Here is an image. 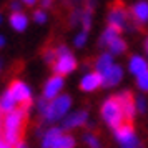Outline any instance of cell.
<instances>
[{
  "label": "cell",
  "instance_id": "cell-18",
  "mask_svg": "<svg viewBox=\"0 0 148 148\" xmlns=\"http://www.w3.org/2000/svg\"><path fill=\"white\" fill-rule=\"evenodd\" d=\"M116 37H120V30H116L115 27H110V25H108V27L101 32L100 38H98V45H100V47H108Z\"/></svg>",
  "mask_w": 148,
  "mask_h": 148
},
{
  "label": "cell",
  "instance_id": "cell-10",
  "mask_svg": "<svg viewBox=\"0 0 148 148\" xmlns=\"http://www.w3.org/2000/svg\"><path fill=\"white\" fill-rule=\"evenodd\" d=\"M130 15L138 27L148 23V0H138L130 8Z\"/></svg>",
  "mask_w": 148,
  "mask_h": 148
},
{
  "label": "cell",
  "instance_id": "cell-6",
  "mask_svg": "<svg viewBox=\"0 0 148 148\" xmlns=\"http://www.w3.org/2000/svg\"><path fill=\"white\" fill-rule=\"evenodd\" d=\"M8 92L12 93L17 103H20L22 108H25L28 112V108L32 107V90L25 82L22 80H14L8 87Z\"/></svg>",
  "mask_w": 148,
  "mask_h": 148
},
{
  "label": "cell",
  "instance_id": "cell-21",
  "mask_svg": "<svg viewBox=\"0 0 148 148\" xmlns=\"http://www.w3.org/2000/svg\"><path fill=\"white\" fill-rule=\"evenodd\" d=\"M92 20H93V8H83L82 10V22H80V25L83 30H90L92 28Z\"/></svg>",
  "mask_w": 148,
  "mask_h": 148
},
{
  "label": "cell",
  "instance_id": "cell-15",
  "mask_svg": "<svg viewBox=\"0 0 148 148\" xmlns=\"http://www.w3.org/2000/svg\"><path fill=\"white\" fill-rule=\"evenodd\" d=\"M28 22H30L28 15L23 12H12L8 17V23L15 32H25L28 27Z\"/></svg>",
  "mask_w": 148,
  "mask_h": 148
},
{
  "label": "cell",
  "instance_id": "cell-29",
  "mask_svg": "<svg viewBox=\"0 0 148 148\" xmlns=\"http://www.w3.org/2000/svg\"><path fill=\"white\" fill-rule=\"evenodd\" d=\"M43 60L50 63V65H53V62L57 60V52H55V48H48L43 52Z\"/></svg>",
  "mask_w": 148,
  "mask_h": 148
},
{
  "label": "cell",
  "instance_id": "cell-2",
  "mask_svg": "<svg viewBox=\"0 0 148 148\" xmlns=\"http://www.w3.org/2000/svg\"><path fill=\"white\" fill-rule=\"evenodd\" d=\"M70 107H72L70 95H58V97H55L53 100H48V107L42 116L48 123H53V121L60 120V118H65Z\"/></svg>",
  "mask_w": 148,
  "mask_h": 148
},
{
  "label": "cell",
  "instance_id": "cell-32",
  "mask_svg": "<svg viewBox=\"0 0 148 148\" xmlns=\"http://www.w3.org/2000/svg\"><path fill=\"white\" fill-rule=\"evenodd\" d=\"M38 3H40V7L42 8H50L52 5H53V0H38Z\"/></svg>",
  "mask_w": 148,
  "mask_h": 148
},
{
  "label": "cell",
  "instance_id": "cell-17",
  "mask_svg": "<svg viewBox=\"0 0 148 148\" xmlns=\"http://www.w3.org/2000/svg\"><path fill=\"white\" fill-rule=\"evenodd\" d=\"M62 135H63V128H58V127H53L47 130L45 135H43V138H42V147L43 148H53L55 141L60 138Z\"/></svg>",
  "mask_w": 148,
  "mask_h": 148
},
{
  "label": "cell",
  "instance_id": "cell-38",
  "mask_svg": "<svg viewBox=\"0 0 148 148\" xmlns=\"http://www.w3.org/2000/svg\"><path fill=\"white\" fill-rule=\"evenodd\" d=\"M2 22H3V15H2V12H0V25H2Z\"/></svg>",
  "mask_w": 148,
  "mask_h": 148
},
{
  "label": "cell",
  "instance_id": "cell-13",
  "mask_svg": "<svg viewBox=\"0 0 148 148\" xmlns=\"http://www.w3.org/2000/svg\"><path fill=\"white\" fill-rule=\"evenodd\" d=\"M100 87H101V75L98 72H88L82 77L80 88L83 92H95Z\"/></svg>",
  "mask_w": 148,
  "mask_h": 148
},
{
  "label": "cell",
  "instance_id": "cell-19",
  "mask_svg": "<svg viewBox=\"0 0 148 148\" xmlns=\"http://www.w3.org/2000/svg\"><path fill=\"white\" fill-rule=\"evenodd\" d=\"M15 108H17V101H15V98L12 97V93H10L8 90L3 92L2 97H0V110L5 115V113H8V112L15 110Z\"/></svg>",
  "mask_w": 148,
  "mask_h": 148
},
{
  "label": "cell",
  "instance_id": "cell-26",
  "mask_svg": "<svg viewBox=\"0 0 148 148\" xmlns=\"http://www.w3.org/2000/svg\"><path fill=\"white\" fill-rule=\"evenodd\" d=\"M68 23H70V27H77V25H80L82 22V8L75 7L73 10H72V14H70V18H68Z\"/></svg>",
  "mask_w": 148,
  "mask_h": 148
},
{
  "label": "cell",
  "instance_id": "cell-3",
  "mask_svg": "<svg viewBox=\"0 0 148 148\" xmlns=\"http://www.w3.org/2000/svg\"><path fill=\"white\" fill-rule=\"evenodd\" d=\"M101 118L105 120L110 128H118L121 123H125V115H123V110H121L120 103L116 100V97H110L103 101L101 105Z\"/></svg>",
  "mask_w": 148,
  "mask_h": 148
},
{
  "label": "cell",
  "instance_id": "cell-28",
  "mask_svg": "<svg viewBox=\"0 0 148 148\" xmlns=\"http://www.w3.org/2000/svg\"><path fill=\"white\" fill-rule=\"evenodd\" d=\"M83 141H85L90 148H101L98 138H97L93 133H85V135H83Z\"/></svg>",
  "mask_w": 148,
  "mask_h": 148
},
{
  "label": "cell",
  "instance_id": "cell-40",
  "mask_svg": "<svg viewBox=\"0 0 148 148\" xmlns=\"http://www.w3.org/2000/svg\"><path fill=\"white\" fill-rule=\"evenodd\" d=\"M0 70H2V58H0Z\"/></svg>",
  "mask_w": 148,
  "mask_h": 148
},
{
  "label": "cell",
  "instance_id": "cell-12",
  "mask_svg": "<svg viewBox=\"0 0 148 148\" xmlns=\"http://www.w3.org/2000/svg\"><path fill=\"white\" fill-rule=\"evenodd\" d=\"M88 121V113L85 110H78V112H73V113L67 115L63 118V130H72V128L82 127Z\"/></svg>",
  "mask_w": 148,
  "mask_h": 148
},
{
  "label": "cell",
  "instance_id": "cell-20",
  "mask_svg": "<svg viewBox=\"0 0 148 148\" xmlns=\"http://www.w3.org/2000/svg\"><path fill=\"white\" fill-rule=\"evenodd\" d=\"M107 48H108V52L113 55V57H116V55H121V53L127 52V42L123 40L121 37H116V38H115Z\"/></svg>",
  "mask_w": 148,
  "mask_h": 148
},
{
  "label": "cell",
  "instance_id": "cell-5",
  "mask_svg": "<svg viewBox=\"0 0 148 148\" xmlns=\"http://www.w3.org/2000/svg\"><path fill=\"white\" fill-rule=\"evenodd\" d=\"M113 132H115V138L121 145V148H141V143L135 135L132 123H121Z\"/></svg>",
  "mask_w": 148,
  "mask_h": 148
},
{
  "label": "cell",
  "instance_id": "cell-11",
  "mask_svg": "<svg viewBox=\"0 0 148 148\" xmlns=\"http://www.w3.org/2000/svg\"><path fill=\"white\" fill-rule=\"evenodd\" d=\"M121 78H123V68H121L120 65L113 63L105 73L101 75V87H105V88L116 87L121 82Z\"/></svg>",
  "mask_w": 148,
  "mask_h": 148
},
{
  "label": "cell",
  "instance_id": "cell-4",
  "mask_svg": "<svg viewBox=\"0 0 148 148\" xmlns=\"http://www.w3.org/2000/svg\"><path fill=\"white\" fill-rule=\"evenodd\" d=\"M107 22L110 27H115L116 30H127L128 23L132 22V15L128 12L123 3H115L113 7L110 8V12L107 15Z\"/></svg>",
  "mask_w": 148,
  "mask_h": 148
},
{
  "label": "cell",
  "instance_id": "cell-37",
  "mask_svg": "<svg viewBox=\"0 0 148 148\" xmlns=\"http://www.w3.org/2000/svg\"><path fill=\"white\" fill-rule=\"evenodd\" d=\"M145 53L148 57V37H147V40H145Z\"/></svg>",
  "mask_w": 148,
  "mask_h": 148
},
{
  "label": "cell",
  "instance_id": "cell-7",
  "mask_svg": "<svg viewBox=\"0 0 148 148\" xmlns=\"http://www.w3.org/2000/svg\"><path fill=\"white\" fill-rule=\"evenodd\" d=\"M116 100L120 103L121 110H123V115H125V120L127 123H132V120L135 118V113H136V107H135V97L132 92H120L116 95Z\"/></svg>",
  "mask_w": 148,
  "mask_h": 148
},
{
  "label": "cell",
  "instance_id": "cell-22",
  "mask_svg": "<svg viewBox=\"0 0 148 148\" xmlns=\"http://www.w3.org/2000/svg\"><path fill=\"white\" fill-rule=\"evenodd\" d=\"M73 147H75V140L70 135H62L53 145V148H73Z\"/></svg>",
  "mask_w": 148,
  "mask_h": 148
},
{
  "label": "cell",
  "instance_id": "cell-33",
  "mask_svg": "<svg viewBox=\"0 0 148 148\" xmlns=\"http://www.w3.org/2000/svg\"><path fill=\"white\" fill-rule=\"evenodd\" d=\"M20 2L23 3V5H28V7H32V5H35L38 0H20Z\"/></svg>",
  "mask_w": 148,
  "mask_h": 148
},
{
  "label": "cell",
  "instance_id": "cell-8",
  "mask_svg": "<svg viewBox=\"0 0 148 148\" xmlns=\"http://www.w3.org/2000/svg\"><path fill=\"white\" fill-rule=\"evenodd\" d=\"M75 68H77V58L72 55V52L57 57V60L53 62L55 75H62V77H65V75L72 73Z\"/></svg>",
  "mask_w": 148,
  "mask_h": 148
},
{
  "label": "cell",
  "instance_id": "cell-31",
  "mask_svg": "<svg viewBox=\"0 0 148 148\" xmlns=\"http://www.w3.org/2000/svg\"><path fill=\"white\" fill-rule=\"evenodd\" d=\"M55 52H57V57H60V55H65L70 52V48L67 47V45H58V47L55 48Z\"/></svg>",
  "mask_w": 148,
  "mask_h": 148
},
{
  "label": "cell",
  "instance_id": "cell-24",
  "mask_svg": "<svg viewBox=\"0 0 148 148\" xmlns=\"http://www.w3.org/2000/svg\"><path fill=\"white\" fill-rule=\"evenodd\" d=\"M32 18H34L35 23H38V25H43V23L48 20L47 10H45V8H37L34 14H32Z\"/></svg>",
  "mask_w": 148,
  "mask_h": 148
},
{
  "label": "cell",
  "instance_id": "cell-16",
  "mask_svg": "<svg viewBox=\"0 0 148 148\" xmlns=\"http://www.w3.org/2000/svg\"><path fill=\"white\" fill-rule=\"evenodd\" d=\"M113 63H115L113 55L110 53V52H103V53L98 55V58L95 60V72H98L100 75H103Z\"/></svg>",
  "mask_w": 148,
  "mask_h": 148
},
{
  "label": "cell",
  "instance_id": "cell-1",
  "mask_svg": "<svg viewBox=\"0 0 148 148\" xmlns=\"http://www.w3.org/2000/svg\"><path fill=\"white\" fill-rule=\"evenodd\" d=\"M25 121H27V110L22 107L5 113V116H3V140L10 147L22 141Z\"/></svg>",
  "mask_w": 148,
  "mask_h": 148
},
{
  "label": "cell",
  "instance_id": "cell-35",
  "mask_svg": "<svg viewBox=\"0 0 148 148\" xmlns=\"http://www.w3.org/2000/svg\"><path fill=\"white\" fill-rule=\"evenodd\" d=\"M5 42H7V40H5V37H3V35H0V48L5 47Z\"/></svg>",
  "mask_w": 148,
  "mask_h": 148
},
{
  "label": "cell",
  "instance_id": "cell-39",
  "mask_svg": "<svg viewBox=\"0 0 148 148\" xmlns=\"http://www.w3.org/2000/svg\"><path fill=\"white\" fill-rule=\"evenodd\" d=\"M0 133H2V121H0Z\"/></svg>",
  "mask_w": 148,
  "mask_h": 148
},
{
  "label": "cell",
  "instance_id": "cell-27",
  "mask_svg": "<svg viewBox=\"0 0 148 148\" xmlns=\"http://www.w3.org/2000/svg\"><path fill=\"white\" fill-rule=\"evenodd\" d=\"M136 87L140 88L141 92H148V70L136 77Z\"/></svg>",
  "mask_w": 148,
  "mask_h": 148
},
{
  "label": "cell",
  "instance_id": "cell-30",
  "mask_svg": "<svg viewBox=\"0 0 148 148\" xmlns=\"http://www.w3.org/2000/svg\"><path fill=\"white\" fill-rule=\"evenodd\" d=\"M22 5H23V3H22L20 0H12V2L8 3V7H10L12 12H22Z\"/></svg>",
  "mask_w": 148,
  "mask_h": 148
},
{
  "label": "cell",
  "instance_id": "cell-25",
  "mask_svg": "<svg viewBox=\"0 0 148 148\" xmlns=\"http://www.w3.org/2000/svg\"><path fill=\"white\" fill-rule=\"evenodd\" d=\"M135 107H136V112H138V113H147V110H148L147 98H145L143 95L135 97Z\"/></svg>",
  "mask_w": 148,
  "mask_h": 148
},
{
  "label": "cell",
  "instance_id": "cell-9",
  "mask_svg": "<svg viewBox=\"0 0 148 148\" xmlns=\"http://www.w3.org/2000/svg\"><path fill=\"white\" fill-rule=\"evenodd\" d=\"M65 87V80L62 75H53L45 82V87H43V98L47 100H53L55 97H58L62 93V90Z\"/></svg>",
  "mask_w": 148,
  "mask_h": 148
},
{
  "label": "cell",
  "instance_id": "cell-14",
  "mask_svg": "<svg viewBox=\"0 0 148 148\" xmlns=\"http://www.w3.org/2000/svg\"><path fill=\"white\" fill-rule=\"evenodd\" d=\"M148 70V60L141 55H132L128 60V72L135 77H138L140 73Z\"/></svg>",
  "mask_w": 148,
  "mask_h": 148
},
{
  "label": "cell",
  "instance_id": "cell-34",
  "mask_svg": "<svg viewBox=\"0 0 148 148\" xmlns=\"http://www.w3.org/2000/svg\"><path fill=\"white\" fill-rule=\"evenodd\" d=\"M0 148H12V147H10V145H8L3 138H0Z\"/></svg>",
  "mask_w": 148,
  "mask_h": 148
},
{
  "label": "cell",
  "instance_id": "cell-36",
  "mask_svg": "<svg viewBox=\"0 0 148 148\" xmlns=\"http://www.w3.org/2000/svg\"><path fill=\"white\" fill-rule=\"evenodd\" d=\"M15 148H27V145H25L23 141H18V143L15 145Z\"/></svg>",
  "mask_w": 148,
  "mask_h": 148
},
{
  "label": "cell",
  "instance_id": "cell-23",
  "mask_svg": "<svg viewBox=\"0 0 148 148\" xmlns=\"http://www.w3.org/2000/svg\"><path fill=\"white\" fill-rule=\"evenodd\" d=\"M88 42V30H83L82 28L78 34L75 35V38H73V45L77 48H82V47H85V43Z\"/></svg>",
  "mask_w": 148,
  "mask_h": 148
}]
</instances>
